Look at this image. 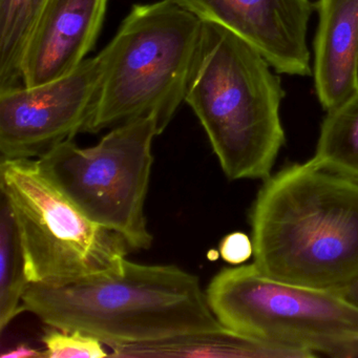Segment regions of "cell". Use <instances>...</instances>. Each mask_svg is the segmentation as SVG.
Wrapping results in <instances>:
<instances>
[{
  "instance_id": "obj_1",
  "label": "cell",
  "mask_w": 358,
  "mask_h": 358,
  "mask_svg": "<svg viewBox=\"0 0 358 358\" xmlns=\"http://www.w3.org/2000/svg\"><path fill=\"white\" fill-rule=\"evenodd\" d=\"M249 224L253 264L273 280L339 292L358 278V183L312 159L264 180Z\"/></svg>"
},
{
  "instance_id": "obj_2",
  "label": "cell",
  "mask_w": 358,
  "mask_h": 358,
  "mask_svg": "<svg viewBox=\"0 0 358 358\" xmlns=\"http://www.w3.org/2000/svg\"><path fill=\"white\" fill-rule=\"evenodd\" d=\"M22 306L49 327L93 335L112 349L224 327L196 274L127 259L119 272L30 284Z\"/></svg>"
},
{
  "instance_id": "obj_3",
  "label": "cell",
  "mask_w": 358,
  "mask_h": 358,
  "mask_svg": "<svg viewBox=\"0 0 358 358\" xmlns=\"http://www.w3.org/2000/svg\"><path fill=\"white\" fill-rule=\"evenodd\" d=\"M271 69L244 39L203 22L185 102L229 180L267 179L286 142L280 115L285 91Z\"/></svg>"
},
{
  "instance_id": "obj_4",
  "label": "cell",
  "mask_w": 358,
  "mask_h": 358,
  "mask_svg": "<svg viewBox=\"0 0 358 358\" xmlns=\"http://www.w3.org/2000/svg\"><path fill=\"white\" fill-rule=\"evenodd\" d=\"M203 22L173 0L135 5L100 52L104 72L85 133L152 118L159 134L185 102Z\"/></svg>"
},
{
  "instance_id": "obj_5",
  "label": "cell",
  "mask_w": 358,
  "mask_h": 358,
  "mask_svg": "<svg viewBox=\"0 0 358 358\" xmlns=\"http://www.w3.org/2000/svg\"><path fill=\"white\" fill-rule=\"evenodd\" d=\"M207 303L226 328L301 354L358 357V306L338 291L273 280L255 264L224 268Z\"/></svg>"
},
{
  "instance_id": "obj_6",
  "label": "cell",
  "mask_w": 358,
  "mask_h": 358,
  "mask_svg": "<svg viewBox=\"0 0 358 358\" xmlns=\"http://www.w3.org/2000/svg\"><path fill=\"white\" fill-rule=\"evenodd\" d=\"M0 190L15 217L31 284L60 285L123 269L127 241L83 215L37 160H1Z\"/></svg>"
},
{
  "instance_id": "obj_7",
  "label": "cell",
  "mask_w": 358,
  "mask_h": 358,
  "mask_svg": "<svg viewBox=\"0 0 358 358\" xmlns=\"http://www.w3.org/2000/svg\"><path fill=\"white\" fill-rule=\"evenodd\" d=\"M152 118L114 127L97 145L66 140L37 159L52 183L89 219L123 236L131 249H150L145 201L152 173Z\"/></svg>"
},
{
  "instance_id": "obj_8",
  "label": "cell",
  "mask_w": 358,
  "mask_h": 358,
  "mask_svg": "<svg viewBox=\"0 0 358 358\" xmlns=\"http://www.w3.org/2000/svg\"><path fill=\"white\" fill-rule=\"evenodd\" d=\"M101 55L85 59L62 78L0 91L1 160L41 157L85 133L103 77Z\"/></svg>"
},
{
  "instance_id": "obj_9",
  "label": "cell",
  "mask_w": 358,
  "mask_h": 358,
  "mask_svg": "<svg viewBox=\"0 0 358 358\" xmlns=\"http://www.w3.org/2000/svg\"><path fill=\"white\" fill-rule=\"evenodd\" d=\"M200 18L234 32L252 45L274 72L310 76V0H173Z\"/></svg>"
},
{
  "instance_id": "obj_10",
  "label": "cell",
  "mask_w": 358,
  "mask_h": 358,
  "mask_svg": "<svg viewBox=\"0 0 358 358\" xmlns=\"http://www.w3.org/2000/svg\"><path fill=\"white\" fill-rule=\"evenodd\" d=\"M108 0H45L22 54V87L62 78L76 70L97 41Z\"/></svg>"
},
{
  "instance_id": "obj_11",
  "label": "cell",
  "mask_w": 358,
  "mask_h": 358,
  "mask_svg": "<svg viewBox=\"0 0 358 358\" xmlns=\"http://www.w3.org/2000/svg\"><path fill=\"white\" fill-rule=\"evenodd\" d=\"M314 87L326 112L358 91V0H318Z\"/></svg>"
},
{
  "instance_id": "obj_12",
  "label": "cell",
  "mask_w": 358,
  "mask_h": 358,
  "mask_svg": "<svg viewBox=\"0 0 358 358\" xmlns=\"http://www.w3.org/2000/svg\"><path fill=\"white\" fill-rule=\"evenodd\" d=\"M110 356L129 358H303L301 354L264 343L223 327L158 341L113 348Z\"/></svg>"
},
{
  "instance_id": "obj_13",
  "label": "cell",
  "mask_w": 358,
  "mask_h": 358,
  "mask_svg": "<svg viewBox=\"0 0 358 358\" xmlns=\"http://www.w3.org/2000/svg\"><path fill=\"white\" fill-rule=\"evenodd\" d=\"M312 160L358 183V91L327 112Z\"/></svg>"
},
{
  "instance_id": "obj_14",
  "label": "cell",
  "mask_w": 358,
  "mask_h": 358,
  "mask_svg": "<svg viewBox=\"0 0 358 358\" xmlns=\"http://www.w3.org/2000/svg\"><path fill=\"white\" fill-rule=\"evenodd\" d=\"M26 259L15 217L7 196L0 201V330L24 311L22 299L28 289Z\"/></svg>"
},
{
  "instance_id": "obj_15",
  "label": "cell",
  "mask_w": 358,
  "mask_h": 358,
  "mask_svg": "<svg viewBox=\"0 0 358 358\" xmlns=\"http://www.w3.org/2000/svg\"><path fill=\"white\" fill-rule=\"evenodd\" d=\"M43 1L0 0V91L22 87V54Z\"/></svg>"
},
{
  "instance_id": "obj_16",
  "label": "cell",
  "mask_w": 358,
  "mask_h": 358,
  "mask_svg": "<svg viewBox=\"0 0 358 358\" xmlns=\"http://www.w3.org/2000/svg\"><path fill=\"white\" fill-rule=\"evenodd\" d=\"M47 329L43 337L45 358H104L110 356L97 337L81 331Z\"/></svg>"
},
{
  "instance_id": "obj_17",
  "label": "cell",
  "mask_w": 358,
  "mask_h": 358,
  "mask_svg": "<svg viewBox=\"0 0 358 358\" xmlns=\"http://www.w3.org/2000/svg\"><path fill=\"white\" fill-rule=\"evenodd\" d=\"M219 249L222 259L230 265H243L253 257L252 238L242 231L224 236Z\"/></svg>"
},
{
  "instance_id": "obj_18",
  "label": "cell",
  "mask_w": 358,
  "mask_h": 358,
  "mask_svg": "<svg viewBox=\"0 0 358 358\" xmlns=\"http://www.w3.org/2000/svg\"><path fill=\"white\" fill-rule=\"evenodd\" d=\"M45 357V352L31 348L28 345H20L1 354V358H38Z\"/></svg>"
},
{
  "instance_id": "obj_19",
  "label": "cell",
  "mask_w": 358,
  "mask_h": 358,
  "mask_svg": "<svg viewBox=\"0 0 358 358\" xmlns=\"http://www.w3.org/2000/svg\"><path fill=\"white\" fill-rule=\"evenodd\" d=\"M348 301L354 305L358 306V278H356L351 284L348 285L343 290L339 291Z\"/></svg>"
}]
</instances>
